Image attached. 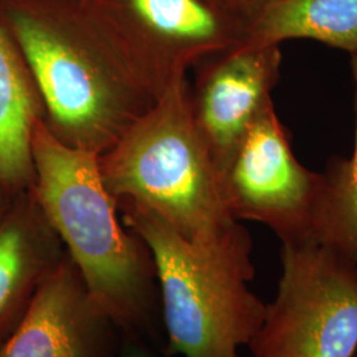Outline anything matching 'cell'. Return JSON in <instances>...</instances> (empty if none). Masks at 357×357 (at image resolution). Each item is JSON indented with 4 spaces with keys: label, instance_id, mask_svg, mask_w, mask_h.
Masks as SVG:
<instances>
[{
    "label": "cell",
    "instance_id": "30bf717a",
    "mask_svg": "<svg viewBox=\"0 0 357 357\" xmlns=\"http://www.w3.org/2000/svg\"><path fill=\"white\" fill-rule=\"evenodd\" d=\"M66 250L31 190L13 197L0 220V343L26 314Z\"/></svg>",
    "mask_w": 357,
    "mask_h": 357
},
{
    "label": "cell",
    "instance_id": "8992f818",
    "mask_svg": "<svg viewBox=\"0 0 357 357\" xmlns=\"http://www.w3.org/2000/svg\"><path fill=\"white\" fill-rule=\"evenodd\" d=\"M86 8L155 101L191 66L237 47L245 28L206 0H90Z\"/></svg>",
    "mask_w": 357,
    "mask_h": 357
},
{
    "label": "cell",
    "instance_id": "3957f363",
    "mask_svg": "<svg viewBox=\"0 0 357 357\" xmlns=\"http://www.w3.org/2000/svg\"><path fill=\"white\" fill-rule=\"evenodd\" d=\"M100 169L115 200L143 205L191 243H221L245 230L197 128L187 76L100 155Z\"/></svg>",
    "mask_w": 357,
    "mask_h": 357
},
{
    "label": "cell",
    "instance_id": "ba28073f",
    "mask_svg": "<svg viewBox=\"0 0 357 357\" xmlns=\"http://www.w3.org/2000/svg\"><path fill=\"white\" fill-rule=\"evenodd\" d=\"M191 89L193 115L220 172L268 105L281 78V45L243 47L205 59Z\"/></svg>",
    "mask_w": 357,
    "mask_h": 357
},
{
    "label": "cell",
    "instance_id": "7c38bea8",
    "mask_svg": "<svg viewBox=\"0 0 357 357\" xmlns=\"http://www.w3.org/2000/svg\"><path fill=\"white\" fill-rule=\"evenodd\" d=\"M306 38L357 53V0H277L246 22L238 45L270 47Z\"/></svg>",
    "mask_w": 357,
    "mask_h": 357
},
{
    "label": "cell",
    "instance_id": "52a82bcc",
    "mask_svg": "<svg viewBox=\"0 0 357 357\" xmlns=\"http://www.w3.org/2000/svg\"><path fill=\"white\" fill-rule=\"evenodd\" d=\"M221 178L237 221L268 227L281 243L314 241L321 175L296 159L274 103L248 130Z\"/></svg>",
    "mask_w": 357,
    "mask_h": 357
},
{
    "label": "cell",
    "instance_id": "8fae6325",
    "mask_svg": "<svg viewBox=\"0 0 357 357\" xmlns=\"http://www.w3.org/2000/svg\"><path fill=\"white\" fill-rule=\"evenodd\" d=\"M45 109L26 60L0 16V187L32 188V134Z\"/></svg>",
    "mask_w": 357,
    "mask_h": 357
},
{
    "label": "cell",
    "instance_id": "277c9868",
    "mask_svg": "<svg viewBox=\"0 0 357 357\" xmlns=\"http://www.w3.org/2000/svg\"><path fill=\"white\" fill-rule=\"evenodd\" d=\"M123 224L153 257L169 356L240 357L266 303L249 287L253 240L245 229L217 243L185 240L143 205L116 200Z\"/></svg>",
    "mask_w": 357,
    "mask_h": 357
},
{
    "label": "cell",
    "instance_id": "7a4b0ae2",
    "mask_svg": "<svg viewBox=\"0 0 357 357\" xmlns=\"http://www.w3.org/2000/svg\"><path fill=\"white\" fill-rule=\"evenodd\" d=\"M32 159L31 191L90 296L118 330L139 336L158 302L153 257L123 224L103 183L100 155L59 141L41 118L32 134Z\"/></svg>",
    "mask_w": 357,
    "mask_h": 357
},
{
    "label": "cell",
    "instance_id": "9c48e42d",
    "mask_svg": "<svg viewBox=\"0 0 357 357\" xmlns=\"http://www.w3.org/2000/svg\"><path fill=\"white\" fill-rule=\"evenodd\" d=\"M115 330L66 253L0 345V357H107Z\"/></svg>",
    "mask_w": 357,
    "mask_h": 357
},
{
    "label": "cell",
    "instance_id": "5bb4252c",
    "mask_svg": "<svg viewBox=\"0 0 357 357\" xmlns=\"http://www.w3.org/2000/svg\"><path fill=\"white\" fill-rule=\"evenodd\" d=\"M218 10L241 20L246 24L255 15L277 0H206Z\"/></svg>",
    "mask_w": 357,
    "mask_h": 357
},
{
    "label": "cell",
    "instance_id": "ac0fdd59",
    "mask_svg": "<svg viewBox=\"0 0 357 357\" xmlns=\"http://www.w3.org/2000/svg\"><path fill=\"white\" fill-rule=\"evenodd\" d=\"M356 357H357V355H356Z\"/></svg>",
    "mask_w": 357,
    "mask_h": 357
},
{
    "label": "cell",
    "instance_id": "2e32d148",
    "mask_svg": "<svg viewBox=\"0 0 357 357\" xmlns=\"http://www.w3.org/2000/svg\"><path fill=\"white\" fill-rule=\"evenodd\" d=\"M15 196L10 195L6 190L0 187V220L7 213L10 206L13 204V200Z\"/></svg>",
    "mask_w": 357,
    "mask_h": 357
},
{
    "label": "cell",
    "instance_id": "6da1fadb",
    "mask_svg": "<svg viewBox=\"0 0 357 357\" xmlns=\"http://www.w3.org/2000/svg\"><path fill=\"white\" fill-rule=\"evenodd\" d=\"M4 24L35 79L52 134L102 155L156 102L86 6L3 0Z\"/></svg>",
    "mask_w": 357,
    "mask_h": 357
},
{
    "label": "cell",
    "instance_id": "4fadbf2b",
    "mask_svg": "<svg viewBox=\"0 0 357 357\" xmlns=\"http://www.w3.org/2000/svg\"><path fill=\"white\" fill-rule=\"evenodd\" d=\"M351 69L356 112L354 151L349 158H332L320 172L314 241L330 248L357 266V53L351 56Z\"/></svg>",
    "mask_w": 357,
    "mask_h": 357
},
{
    "label": "cell",
    "instance_id": "e0dca14e",
    "mask_svg": "<svg viewBox=\"0 0 357 357\" xmlns=\"http://www.w3.org/2000/svg\"><path fill=\"white\" fill-rule=\"evenodd\" d=\"M72 1H75V3H78V4H82V6H86V4L89 3L90 0H72Z\"/></svg>",
    "mask_w": 357,
    "mask_h": 357
},
{
    "label": "cell",
    "instance_id": "5b68a950",
    "mask_svg": "<svg viewBox=\"0 0 357 357\" xmlns=\"http://www.w3.org/2000/svg\"><path fill=\"white\" fill-rule=\"evenodd\" d=\"M281 268L253 357H356L357 266L308 241L282 243Z\"/></svg>",
    "mask_w": 357,
    "mask_h": 357
},
{
    "label": "cell",
    "instance_id": "9a60e30c",
    "mask_svg": "<svg viewBox=\"0 0 357 357\" xmlns=\"http://www.w3.org/2000/svg\"><path fill=\"white\" fill-rule=\"evenodd\" d=\"M125 344L116 357H158L150 348L142 343L138 336L126 335Z\"/></svg>",
    "mask_w": 357,
    "mask_h": 357
}]
</instances>
